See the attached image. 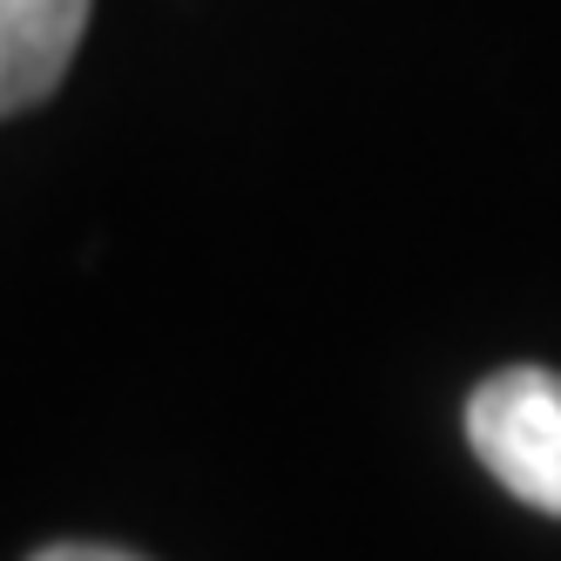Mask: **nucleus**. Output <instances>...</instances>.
Segmentation results:
<instances>
[{
	"instance_id": "nucleus-1",
	"label": "nucleus",
	"mask_w": 561,
	"mask_h": 561,
	"mask_svg": "<svg viewBox=\"0 0 561 561\" xmlns=\"http://www.w3.org/2000/svg\"><path fill=\"white\" fill-rule=\"evenodd\" d=\"M467 439L514 501L561 514V373L507 366L467 399Z\"/></svg>"
},
{
	"instance_id": "nucleus-2",
	"label": "nucleus",
	"mask_w": 561,
	"mask_h": 561,
	"mask_svg": "<svg viewBox=\"0 0 561 561\" xmlns=\"http://www.w3.org/2000/svg\"><path fill=\"white\" fill-rule=\"evenodd\" d=\"M89 8L95 0H0V123L61 89Z\"/></svg>"
},
{
	"instance_id": "nucleus-3",
	"label": "nucleus",
	"mask_w": 561,
	"mask_h": 561,
	"mask_svg": "<svg viewBox=\"0 0 561 561\" xmlns=\"http://www.w3.org/2000/svg\"><path fill=\"white\" fill-rule=\"evenodd\" d=\"M27 561H142V554H129V548H95V541H61V548L27 554Z\"/></svg>"
}]
</instances>
